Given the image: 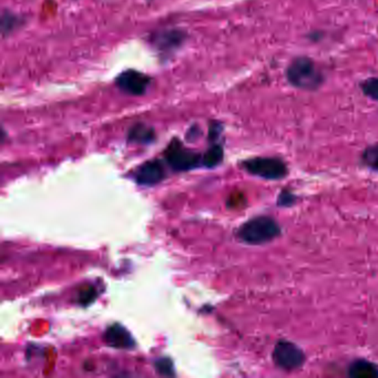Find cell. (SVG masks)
<instances>
[{"mask_svg": "<svg viewBox=\"0 0 378 378\" xmlns=\"http://www.w3.org/2000/svg\"><path fill=\"white\" fill-rule=\"evenodd\" d=\"M286 78L293 87L302 90L318 89L323 84L324 75L312 59L298 57L286 69Z\"/></svg>", "mask_w": 378, "mask_h": 378, "instance_id": "6da1fadb", "label": "cell"}, {"mask_svg": "<svg viewBox=\"0 0 378 378\" xmlns=\"http://www.w3.org/2000/svg\"><path fill=\"white\" fill-rule=\"evenodd\" d=\"M281 228L275 220L269 217H259L244 223L237 232L241 241L252 246H261L276 239Z\"/></svg>", "mask_w": 378, "mask_h": 378, "instance_id": "7a4b0ae2", "label": "cell"}, {"mask_svg": "<svg viewBox=\"0 0 378 378\" xmlns=\"http://www.w3.org/2000/svg\"><path fill=\"white\" fill-rule=\"evenodd\" d=\"M243 167L253 176L265 180H280L287 176V167L279 158H255L243 163Z\"/></svg>", "mask_w": 378, "mask_h": 378, "instance_id": "3957f363", "label": "cell"}, {"mask_svg": "<svg viewBox=\"0 0 378 378\" xmlns=\"http://www.w3.org/2000/svg\"><path fill=\"white\" fill-rule=\"evenodd\" d=\"M167 161L176 171H188L202 163V156L194 151L187 150L179 140H174L167 147Z\"/></svg>", "mask_w": 378, "mask_h": 378, "instance_id": "277c9868", "label": "cell"}, {"mask_svg": "<svg viewBox=\"0 0 378 378\" xmlns=\"http://www.w3.org/2000/svg\"><path fill=\"white\" fill-rule=\"evenodd\" d=\"M273 361L282 370H294L303 366L305 355L303 351L295 344L281 341L273 351Z\"/></svg>", "mask_w": 378, "mask_h": 378, "instance_id": "5b68a950", "label": "cell"}, {"mask_svg": "<svg viewBox=\"0 0 378 378\" xmlns=\"http://www.w3.org/2000/svg\"><path fill=\"white\" fill-rule=\"evenodd\" d=\"M151 78L137 70H126L116 78V84L123 93L131 95H142L147 93Z\"/></svg>", "mask_w": 378, "mask_h": 378, "instance_id": "8992f818", "label": "cell"}, {"mask_svg": "<svg viewBox=\"0 0 378 378\" xmlns=\"http://www.w3.org/2000/svg\"><path fill=\"white\" fill-rule=\"evenodd\" d=\"M185 38H187V35L182 30H165V32H156V35H153L151 38V43L159 51L167 54V52L178 49L185 43Z\"/></svg>", "mask_w": 378, "mask_h": 378, "instance_id": "52a82bcc", "label": "cell"}, {"mask_svg": "<svg viewBox=\"0 0 378 378\" xmlns=\"http://www.w3.org/2000/svg\"><path fill=\"white\" fill-rule=\"evenodd\" d=\"M134 178L139 185H147V187L158 185L165 178V167L161 162L156 160L145 162V165H142L137 170Z\"/></svg>", "mask_w": 378, "mask_h": 378, "instance_id": "ba28073f", "label": "cell"}, {"mask_svg": "<svg viewBox=\"0 0 378 378\" xmlns=\"http://www.w3.org/2000/svg\"><path fill=\"white\" fill-rule=\"evenodd\" d=\"M104 341L109 346L119 349H130L134 346V340L130 333L121 325H113L104 333Z\"/></svg>", "mask_w": 378, "mask_h": 378, "instance_id": "9c48e42d", "label": "cell"}, {"mask_svg": "<svg viewBox=\"0 0 378 378\" xmlns=\"http://www.w3.org/2000/svg\"><path fill=\"white\" fill-rule=\"evenodd\" d=\"M128 140L140 145H150L156 140V132L153 128L147 127L143 123H138L131 128L128 133Z\"/></svg>", "mask_w": 378, "mask_h": 378, "instance_id": "30bf717a", "label": "cell"}, {"mask_svg": "<svg viewBox=\"0 0 378 378\" xmlns=\"http://www.w3.org/2000/svg\"><path fill=\"white\" fill-rule=\"evenodd\" d=\"M349 376L355 378L378 377V367L367 361H356L349 368Z\"/></svg>", "mask_w": 378, "mask_h": 378, "instance_id": "8fae6325", "label": "cell"}, {"mask_svg": "<svg viewBox=\"0 0 378 378\" xmlns=\"http://www.w3.org/2000/svg\"><path fill=\"white\" fill-rule=\"evenodd\" d=\"M223 160V147L213 145L202 156V165L206 167H217Z\"/></svg>", "mask_w": 378, "mask_h": 378, "instance_id": "7c38bea8", "label": "cell"}, {"mask_svg": "<svg viewBox=\"0 0 378 378\" xmlns=\"http://www.w3.org/2000/svg\"><path fill=\"white\" fill-rule=\"evenodd\" d=\"M23 23V19L18 17L12 12H3L1 16V32L3 36L12 34L14 30L17 29L18 27L21 26Z\"/></svg>", "mask_w": 378, "mask_h": 378, "instance_id": "4fadbf2b", "label": "cell"}, {"mask_svg": "<svg viewBox=\"0 0 378 378\" xmlns=\"http://www.w3.org/2000/svg\"><path fill=\"white\" fill-rule=\"evenodd\" d=\"M361 88L364 95L366 97L373 99V100H378V77L366 79L361 84Z\"/></svg>", "mask_w": 378, "mask_h": 378, "instance_id": "5bb4252c", "label": "cell"}, {"mask_svg": "<svg viewBox=\"0 0 378 378\" xmlns=\"http://www.w3.org/2000/svg\"><path fill=\"white\" fill-rule=\"evenodd\" d=\"M363 160L367 167L378 171V145L367 147L364 152Z\"/></svg>", "mask_w": 378, "mask_h": 378, "instance_id": "9a60e30c", "label": "cell"}, {"mask_svg": "<svg viewBox=\"0 0 378 378\" xmlns=\"http://www.w3.org/2000/svg\"><path fill=\"white\" fill-rule=\"evenodd\" d=\"M156 368L162 375H174V365H172V362L167 358H162V359L156 361Z\"/></svg>", "mask_w": 378, "mask_h": 378, "instance_id": "2e32d148", "label": "cell"}, {"mask_svg": "<svg viewBox=\"0 0 378 378\" xmlns=\"http://www.w3.org/2000/svg\"><path fill=\"white\" fill-rule=\"evenodd\" d=\"M95 298V291L93 287H86V289L81 290L80 293H79V303L82 304V305H88V304L91 303Z\"/></svg>", "mask_w": 378, "mask_h": 378, "instance_id": "e0dca14e", "label": "cell"}, {"mask_svg": "<svg viewBox=\"0 0 378 378\" xmlns=\"http://www.w3.org/2000/svg\"><path fill=\"white\" fill-rule=\"evenodd\" d=\"M221 131H222V126L217 123V122H214L212 126H210V131H209V138H210V140H215L219 137Z\"/></svg>", "mask_w": 378, "mask_h": 378, "instance_id": "ac0fdd59", "label": "cell"}]
</instances>
